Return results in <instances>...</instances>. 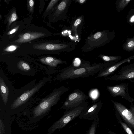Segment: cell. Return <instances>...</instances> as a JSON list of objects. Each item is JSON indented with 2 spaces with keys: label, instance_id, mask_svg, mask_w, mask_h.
<instances>
[{
  "label": "cell",
  "instance_id": "obj_1",
  "mask_svg": "<svg viewBox=\"0 0 134 134\" xmlns=\"http://www.w3.org/2000/svg\"><path fill=\"white\" fill-rule=\"evenodd\" d=\"M52 77H44L36 84L35 79L20 89H15L9 97L7 104H10L11 109H14L31 102L38 100V92L45 84L51 81Z\"/></svg>",
  "mask_w": 134,
  "mask_h": 134
},
{
  "label": "cell",
  "instance_id": "obj_2",
  "mask_svg": "<svg viewBox=\"0 0 134 134\" xmlns=\"http://www.w3.org/2000/svg\"><path fill=\"white\" fill-rule=\"evenodd\" d=\"M116 62L94 63H81L78 66L71 65L60 70L54 77L56 81H64L69 79H75L91 76L101 71L110 66Z\"/></svg>",
  "mask_w": 134,
  "mask_h": 134
},
{
  "label": "cell",
  "instance_id": "obj_3",
  "mask_svg": "<svg viewBox=\"0 0 134 134\" xmlns=\"http://www.w3.org/2000/svg\"><path fill=\"white\" fill-rule=\"evenodd\" d=\"M69 90L64 86L55 88L48 96L43 98L35 108L33 113L35 116H40L49 111L51 107L57 104L62 96Z\"/></svg>",
  "mask_w": 134,
  "mask_h": 134
},
{
  "label": "cell",
  "instance_id": "obj_4",
  "mask_svg": "<svg viewBox=\"0 0 134 134\" xmlns=\"http://www.w3.org/2000/svg\"><path fill=\"white\" fill-rule=\"evenodd\" d=\"M88 105V102L86 101L78 106L65 110L63 115L52 126L51 131L53 132L57 129L63 128L70 122L79 117Z\"/></svg>",
  "mask_w": 134,
  "mask_h": 134
},
{
  "label": "cell",
  "instance_id": "obj_5",
  "mask_svg": "<svg viewBox=\"0 0 134 134\" xmlns=\"http://www.w3.org/2000/svg\"><path fill=\"white\" fill-rule=\"evenodd\" d=\"M116 112L121 116L127 125L134 129V105L131 102L130 108L128 109L121 103L111 100Z\"/></svg>",
  "mask_w": 134,
  "mask_h": 134
},
{
  "label": "cell",
  "instance_id": "obj_6",
  "mask_svg": "<svg viewBox=\"0 0 134 134\" xmlns=\"http://www.w3.org/2000/svg\"><path fill=\"white\" fill-rule=\"evenodd\" d=\"M89 97L79 89L75 90L66 98L61 108L67 110L78 106L85 102Z\"/></svg>",
  "mask_w": 134,
  "mask_h": 134
},
{
  "label": "cell",
  "instance_id": "obj_7",
  "mask_svg": "<svg viewBox=\"0 0 134 134\" xmlns=\"http://www.w3.org/2000/svg\"><path fill=\"white\" fill-rule=\"evenodd\" d=\"M0 99L7 105L10 96L15 89L2 69L0 70Z\"/></svg>",
  "mask_w": 134,
  "mask_h": 134
},
{
  "label": "cell",
  "instance_id": "obj_8",
  "mask_svg": "<svg viewBox=\"0 0 134 134\" xmlns=\"http://www.w3.org/2000/svg\"><path fill=\"white\" fill-rule=\"evenodd\" d=\"M128 83H121L114 86H108L107 89L111 96L114 98L120 96L130 102H133L134 99L130 95L128 91Z\"/></svg>",
  "mask_w": 134,
  "mask_h": 134
},
{
  "label": "cell",
  "instance_id": "obj_9",
  "mask_svg": "<svg viewBox=\"0 0 134 134\" xmlns=\"http://www.w3.org/2000/svg\"><path fill=\"white\" fill-rule=\"evenodd\" d=\"M134 79V63L122 67L115 74L106 79L116 81Z\"/></svg>",
  "mask_w": 134,
  "mask_h": 134
},
{
  "label": "cell",
  "instance_id": "obj_10",
  "mask_svg": "<svg viewBox=\"0 0 134 134\" xmlns=\"http://www.w3.org/2000/svg\"><path fill=\"white\" fill-rule=\"evenodd\" d=\"M102 107V103L101 100L87 106L80 114L79 116V119L93 120L98 116Z\"/></svg>",
  "mask_w": 134,
  "mask_h": 134
},
{
  "label": "cell",
  "instance_id": "obj_11",
  "mask_svg": "<svg viewBox=\"0 0 134 134\" xmlns=\"http://www.w3.org/2000/svg\"><path fill=\"white\" fill-rule=\"evenodd\" d=\"M134 59V55L116 62L113 65L100 71L96 78L106 77L113 74L122 64L126 62L130 63L131 60Z\"/></svg>",
  "mask_w": 134,
  "mask_h": 134
},
{
  "label": "cell",
  "instance_id": "obj_12",
  "mask_svg": "<svg viewBox=\"0 0 134 134\" xmlns=\"http://www.w3.org/2000/svg\"><path fill=\"white\" fill-rule=\"evenodd\" d=\"M45 33L41 32H28L18 36L19 38L15 43H23L37 39L45 35Z\"/></svg>",
  "mask_w": 134,
  "mask_h": 134
},
{
  "label": "cell",
  "instance_id": "obj_13",
  "mask_svg": "<svg viewBox=\"0 0 134 134\" xmlns=\"http://www.w3.org/2000/svg\"><path fill=\"white\" fill-rule=\"evenodd\" d=\"M66 45L61 44L44 43L38 44L33 46L34 48L44 50H55L63 49Z\"/></svg>",
  "mask_w": 134,
  "mask_h": 134
},
{
  "label": "cell",
  "instance_id": "obj_14",
  "mask_svg": "<svg viewBox=\"0 0 134 134\" xmlns=\"http://www.w3.org/2000/svg\"><path fill=\"white\" fill-rule=\"evenodd\" d=\"M40 61L42 63L53 68L57 67L58 65L59 64L66 63L65 61L49 56L41 58L40 59Z\"/></svg>",
  "mask_w": 134,
  "mask_h": 134
},
{
  "label": "cell",
  "instance_id": "obj_15",
  "mask_svg": "<svg viewBox=\"0 0 134 134\" xmlns=\"http://www.w3.org/2000/svg\"><path fill=\"white\" fill-rule=\"evenodd\" d=\"M17 68L21 72H29L31 70H34V68L27 62L23 60H20L17 63Z\"/></svg>",
  "mask_w": 134,
  "mask_h": 134
},
{
  "label": "cell",
  "instance_id": "obj_16",
  "mask_svg": "<svg viewBox=\"0 0 134 134\" xmlns=\"http://www.w3.org/2000/svg\"><path fill=\"white\" fill-rule=\"evenodd\" d=\"M124 49L128 52L134 51V36L132 38H128L126 42L122 45Z\"/></svg>",
  "mask_w": 134,
  "mask_h": 134
},
{
  "label": "cell",
  "instance_id": "obj_17",
  "mask_svg": "<svg viewBox=\"0 0 134 134\" xmlns=\"http://www.w3.org/2000/svg\"><path fill=\"white\" fill-rule=\"evenodd\" d=\"M100 57L107 62H117L120 61L122 59V57L121 56H108L101 55Z\"/></svg>",
  "mask_w": 134,
  "mask_h": 134
},
{
  "label": "cell",
  "instance_id": "obj_18",
  "mask_svg": "<svg viewBox=\"0 0 134 134\" xmlns=\"http://www.w3.org/2000/svg\"><path fill=\"white\" fill-rule=\"evenodd\" d=\"M131 0H117L116 8L118 12H120L127 5Z\"/></svg>",
  "mask_w": 134,
  "mask_h": 134
},
{
  "label": "cell",
  "instance_id": "obj_19",
  "mask_svg": "<svg viewBox=\"0 0 134 134\" xmlns=\"http://www.w3.org/2000/svg\"><path fill=\"white\" fill-rule=\"evenodd\" d=\"M99 122V117L97 116L93 120L87 134H95Z\"/></svg>",
  "mask_w": 134,
  "mask_h": 134
},
{
  "label": "cell",
  "instance_id": "obj_20",
  "mask_svg": "<svg viewBox=\"0 0 134 134\" xmlns=\"http://www.w3.org/2000/svg\"><path fill=\"white\" fill-rule=\"evenodd\" d=\"M17 19L18 16L15 10L12 11L8 18V27H9L13 22L15 21Z\"/></svg>",
  "mask_w": 134,
  "mask_h": 134
},
{
  "label": "cell",
  "instance_id": "obj_21",
  "mask_svg": "<svg viewBox=\"0 0 134 134\" xmlns=\"http://www.w3.org/2000/svg\"><path fill=\"white\" fill-rule=\"evenodd\" d=\"M118 120L121 126L127 134H134L131 129L126 124L120 120L119 119Z\"/></svg>",
  "mask_w": 134,
  "mask_h": 134
},
{
  "label": "cell",
  "instance_id": "obj_22",
  "mask_svg": "<svg viewBox=\"0 0 134 134\" xmlns=\"http://www.w3.org/2000/svg\"><path fill=\"white\" fill-rule=\"evenodd\" d=\"M27 5L30 13H33L34 8V2L33 0L27 1Z\"/></svg>",
  "mask_w": 134,
  "mask_h": 134
},
{
  "label": "cell",
  "instance_id": "obj_23",
  "mask_svg": "<svg viewBox=\"0 0 134 134\" xmlns=\"http://www.w3.org/2000/svg\"><path fill=\"white\" fill-rule=\"evenodd\" d=\"M67 1V0L63 1L59 4L58 7L57 13L64 10L66 7Z\"/></svg>",
  "mask_w": 134,
  "mask_h": 134
},
{
  "label": "cell",
  "instance_id": "obj_24",
  "mask_svg": "<svg viewBox=\"0 0 134 134\" xmlns=\"http://www.w3.org/2000/svg\"><path fill=\"white\" fill-rule=\"evenodd\" d=\"M18 47V46L16 45H12L8 46L6 48L4 51L7 52H12L15 51Z\"/></svg>",
  "mask_w": 134,
  "mask_h": 134
},
{
  "label": "cell",
  "instance_id": "obj_25",
  "mask_svg": "<svg viewBox=\"0 0 134 134\" xmlns=\"http://www.w3.org/2000/svg\"><path fill=\"white\" fill-rule=\"evenodd\" d=\"M58 0H52L48 4L46 9V12L49 11L54 5L58 1Z\"/></svg>",
  "mask_w": 134,
  "mask_h": 134
},
{
  "label": "cell",
  "instance_id": "obj_26",
  "mask_svg": "<svg viewBox=\"0 0 134 134\" xmlns=\"http://www.w3.org/2000/svg\"><path fill=\"white\" fill-rule=\"evenodd\" d=\"M19 27V26H18L13 28L10 30L7 34V35H10L13 34L15 32L18 30Z\"/></svg>",
  "mask_w": 134,
  "mask_h": 134
},
{
  "label": "cell",
  "instance_id": "obj_27",
  "mask_svg": "<svg viewBox=\"0 0 134 134\" xmlns=\"http://www.w3.org/2000/svg\"><path fill=\"white\" fill-rule=\"evenodd\" d=\"M102 35V34L101 32H98L96 33L94 35L93 37L95 39H97L99 38Z\"/></svg>",
  "mask_w": 134,
  "mask_h": 134
},
{
  "label": "cell",
  "instance_id": "obj_28",
  "mask_svg": "<svg viewBox=\"0 0 134 134\" xmlns=\"http://www.w3.org/2000/svg\"><path fill=\"white\" fill-rule=\"evenodd\" d=\"M81 20L79 18L77 19L74 23V26L75 27H77L81 23Z\"/></svg>",
  "mask_w": 134,
  "mask_h": 134
},
{
  "label": "cell",
  "instance_id": "obj_29",
  "mask_svg": "<svg viewBox=\"0 0 134 134\" xmlns=\"http://www.w3.org/2000/svg\"><path fill=\"white\" fill-rule=\"evenodd\" d=\"M79 2L81 3H83L84 2H85V1H86V0H79Z\"/></svg>",
  "mask_w": 134,
  "mask_h": 134
}]
</instances>
